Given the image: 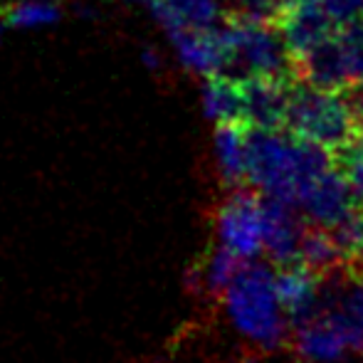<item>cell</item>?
I'll return each mask as SVG.
<instances>
[{
  "label": "cell",
  "mask_w": 363,
  "mask_h": 363,
  "mask_svg": "<svg viewBox=\"0 0 363 363\" xmlns=\"http://www.w3.org/2000/svg\"><path fill=\"white\" fill-rule=\"evenodd\" d=\"M277 28L287 43L291 57H299L306 50L319 45L321 40L331 38L339 23L331 18L324 0H291Z\"/></svg>",
  "instance_id": "obj_10"
},
{
  "label": "cell",
  "mask_w": 363,
  "mask_h": 363,
  "mask_svg": "<svg viewBox=\"0 0 363 363\" xmlns=\"http://www.w3.org/2000/svg\"><path fill=\"white\" fill-rule=\"evenodd\" d=\"M324 5L331 13V18L339 23V28L354 23L363 15V0H324Z\"/></svg>",
  "instance_id": "obj_21"
},
{
  "label": "cell",
  "mask_w": 363,
  "mask_h": 363,
  "mask_svg": "<svg viewBox=\"0 0 363 363\" xmlns=\"http://www.w3.org/2000/svg\"><path fill=\"white\" fill-rule=\"evenodd\" d=\"M334 163L344 173L349 186L354 188L356 198L363 201V129L344 148L334 153Z\"/></svg>",
  "instance_id": "obj_18"
},
{
  "label": "cell",
  "mask_w": 363,
  "mask_h": 363,
  "mask_svg": "<svg viewBox=\"0 0 363 363\" xmlns=\"http://www.w3.org/2000/svg\"><path fill=\"white\" fill-rule=\"evenodd\" d=\"M274 277H277L279 299L289 316V326L309 319L319 306L324 274L314 272L304 262H291L274 267Z\"/></svg>",
  "instance_id": "obj_11"
},
{
  "label": "cell",
  "mask_w": 363,
  "mask_h": 363,
  "mask_svg": "<svg viewBox=\"0 0 363 363\" xmlns=\"http://www.w3.org/2000/svg\"><path fill=\"white\" fill-rule=\"evenodd\" d=\"M223 299L238 334H242L255 349L279 351L289 344V316L279 299L274 269L267 262H245Z\"/></svg>",
  "instance_id": "obj_1"
},
{
  "label": "cell",
  "mask_w": 363,
  "mask_h": 363,
  "mask_svg": "<svg viewBox=\"0 0 363 363\" xmlns=\"http://www.w3.org/2000/svg\"><path fill=\"white\" fill-rule=\"evenodd\" d=\"M247 126L245 121H223L216 129L218 168L230 188L247 183Z\"/></svg>",
  "instance_id": "obj_13"
},
{
  "label": "cell",
  "mask_w": 363,
  "mask_h": 363,
  "mask_svg": "<svg viewBox=\"0 0 363 363\" xmlns=\"http://www.w3.org/2000/svg\"><path fill=\"white\" fill-rule=\"evenodd\" d=\"M339 94L344 96L346 106H349V111L354 114L356 124L363 129V79H354L346 89H341Z\"/></svg>",
  "instance_id": "obj_22"
},
{
  "label": "cell",
  "mask_w": 363,
  "mask_h": 363,
  "mask_svg": "<svg viewBox=\"0 0 363 363\" xmlns=\"http://www.w3.org/2000/svg\"><path fill=\"white\" fill-rule=\"evenodd\" d=\"M151 363H163V361H151Z\"/></svg>",
  "instance_id": "obj_25"
},
{
  "label": "cell",
  "mask_w": 363,
  "mask_h": 363,
  "mask_svg": "<svg viewBox=\"0 0 363 363\" xmlns=\"http://www.w3.org/2000/svg\"><path fill=\"white\" fill-rule=\"evenodd\" d=\"M245 267V257L235 255L233 250H228L225 245L218 242V247H213L196 267L191 269V282L188 289L196 294H206L211 299H223L228 287L233 284V279L240 274V269Z\"/></svg>",
  "instance_id": "obj_12"
},
{
  "label": "cell",
  "mask_w": 363,
  "mask_h": 363,
  "mask_svg": "<svg viewBox=\"0 0 363 363\" xmlns=\"http://www.w3.org/2000/svg\"><path fill=\"white\" fill-rule=\"evenodd\" d=\"M203 104L211 119L223 121H245V94L242 82L228 74H211L203 89ZM247 124V121H245Z\"/></svg>",
  "instance_id": "obj_15"
},
{
  "label": "cell",
  "mask_w": 363,
  "mask_h": 363,
  "mask_svg": "<svg viewBox=\"0 0 363 363\" xmlns=\"http://www.w3.org/2000/svg\"><path fill=\"white\" fill-rule=\"evenodd\" d=\"M3 25H5V20H3V15H0V35H3Z\"/></svg>",
  "instance_id": "obj_24"
},
{
  "label": "cell",
  "mask_w": 363,
  "mask_h": 363,
  "mask_svg": "<svg viewBox=\"0 0 363 363\" xmlns=\"http://www.w3.org/2000/svg\"><path fill=\"white\" fill-rule=\"evenodd\" d=\"M341 38H344L346 48H349V52H351V60H354L356 77L363 79V15L359 20H354V23L341 28Z\"/></svg>",
  "instance_id": "obj_20"
},
{
  "label": "cell",
  "mask_w": 363,
  "mask_h": 363,
  "mask_svg": "<svg viewBox=\"0 0 363 363\" xmlns=\"http://www.w3.org/2000/svg\"><path fill=\"white\" fill-rule=\"evenodd\" d=\"M296 82L252 77L242 79L245 94V121L255 129L287 131L291 89Z\"/></svg>",
  "instance_id": "obj_9"
},
{
  "label": "cell",
  "mask_w": 363,
  "mask_h": 363,
  "mask_svg": "<svg viewBox=\"0 0 363 363\" xmlns=\"http://www.w3.org/2000/svg\"><path fill=\"white\" fill-rule=\"evenodd\" d=\"M274 25L255 23L238 15L225 13L223 45H225V67L220 74L235 79H252V77H269V79H294V57H291L282 33L272 30Z\"/></svg>",
  "instance_id": "obj_2"
},
{
  "label": "cell",
  "mask_w": 363,
  "mask_h": 363,
  "mask_svg": "<svg viewBox=\"0 0 363 363\" xmlns=\"http://www.w3.org/2000/svg\"><path fill=\"white\" fill-rule=\"evenodd\" d=\"M218 242L245 259L262 250V198L257 188H233L216 211Z\"/></svg>",
  "instance_id": "obj_4"
},
{
  "label": "cell",
  "mask_w": 363,
  "mask_h": 363,
  "mask_svg": "<svg viewBox=\"0 0 363 363\" xmlns=\"http://www.w3.org/2000/svg\"><path fill=\"white\" fill-rule=\"evenodd\" d=\"M359 203L354 188L349 186V181L344 178V173L336 168H329L326 173H321L319 178H314L311 183H306L304 191L299 193L296 206L301 208L304 218L321 228H331L336 225L351 208Z\"/></svg>",
  "instance_id": "obj_7"
},
{
  "label": "cell",
  "mask_w": 363,
  "mask_h": 363,
  "mask_svg": "<svg viewBox=\"0 0 363 363\" xmlns=\"http://www.w3.org/2000/svg\"><path fill=\"white\" fill-rule=\"evenodd\" d=\"M5 25L13 28H38L50 25L60 18V5L55 0H18V3L3 8Z\"/></svg>",
  "instance_id": "obj_17"
},
{
  "label": "cell",
  "mask_w": 363,
  "mask_h": 363,
  "mask_svg": "<svg viewBox=\"0 0 363 363\" xmlns=\"http://www.w3.org/2000/svg\"><path fill=\"white\" fill-rule=\"evenodd\" d=\"M294 79L326 91H341L354 79H359L344 38L331 35L304 55L294 57Z\"/></svg>",
  "instance_id": "obj_6"
},
{
  "label": "cell",
  "mask_w": 363,
  "mask_h": 363,
  "mask_svg": "<svg viewBox=\"0 0 363 363\" xmlns=\"http://www.w3.org/2000/svg\"><path fill=\"white\" fill-rule=\"evenodd\" d=\"M153 15L158 23L171 30H216L220 18L218 0H151Z\"/></svg>",
  "instance_id": "obj_14"
},
{
  "label": "cell",
  "mask_w": 363,
  "mask_h": 363,
  "mask_svg": "<svg viewBox=\"0 0 363 363\" xmlns=\"http://www.w3.org/2000/svg\"><path fill=\"white\" fill-rule=\"evenodd\" d=\"M287 131L336 153L359 134L361 126L356 124L339 91L316 89L296 82L291 89Z\"/></svg>",
  "instance_id": "obj_3"
},
{
  "label": "cell",
  "mask_w": 363,
  "mask_h": 363,
  "mask_svg": "<svg viewBox=\"0 0 363 363\" xmlns=\"http://www.w3.org/2000/svg\"><path fill=\"white\" fill-rule=\"evenodd\" d=\"M233 363H257V359H255L252 354H245V356H240V359H235Z\"/></svg>",
  "instance_id": "obj_23"
},
{
  "label": "cell",
  "mask_w": 363,
  "mask_h": 363,
  "mask_svg": "<svg viewBox=\"0 0 363 363\" xmlns=\"http://www.w3.org/2000/svg\"><path fill=\"white\" fill-rule=\"evenodd\" d=\"M316 311L334 321L336 329L344 334L351 354L363 356V277L344 269L326 274Z\"/></svg>",
  "instance_id": "obj_5"
},
{
  "label": "cell",
  "mask_w": 363,
  "mask_h": 363,
  "mask_svg": "<svg viewBox=\"0 0 363 363\" xmlns=\"http://www.w3.org/2000/svg\"><path fill=\"white\" fill-rule=\"evenodd\" d=\"M306 223L294 213V206L269 196L262 201V250L274 267L301 262V238Z\"/></svg>",
  "instance_id": "obj_8"
},
{
  "label": "cell",
  "mask_w": 363,
  "mask_h": 363,
  "mask_svg": "<svg viewBox=\"0 0 363 363\" xmlns=\"http://www.w3.org/2000/svg\"><path fill=\"white\" fill-rule=\"evenodd\" d=\"M289 3L291 0H230L228 15H238V18L267 23L277 28Z\"/></svg>",
  "instance_id": "obj_19"
},
{
  "label": "cell",
  "mask_w": 363,
  "mask_h": 363,
  "mask_svg": "<svg viewBox=\"0 0 363 363\" xmlns=\"http://www.w3.org/2000/svg\"><path fill=\"white\" fill-rule=\"evenodd\" d=\"M301 262L311 267L319 274H334L341 269V255L336 247L334 238L326 228L321 225H306L304 238H301Z\"/></svg>",
  "instance_id": "obj_16"
}]
</instances>
